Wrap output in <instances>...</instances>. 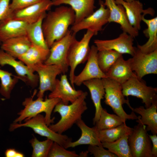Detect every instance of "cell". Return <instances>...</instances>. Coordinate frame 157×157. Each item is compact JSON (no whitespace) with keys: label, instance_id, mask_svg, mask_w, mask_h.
Instances as JSON below:
<instances>
[{"label":"cell","instance_id":"cell-17","mask_svg":"<svg viewBox=\"0 0 157 157\" xmlns=\"http://www.w3.org/2000/svg\"><path fill=\"white\" fill-rule=\"evenodd\" d=\"M52 6L51 0H41L24 9L14 12L12 18L31 24L46 14Z\"/></svg>","mask_w":157,"mask_h":157},{"label":"cell","instance_id":"cell-28","mask_svg":"<svg viewBox=\"0 0 157 157\" xmlns=\"http://www.w3.org/2000/svg\"><path fill=\"white\" fill-rule=\"evenodd\" d=\"M49 51V49H45L31 43L28 50L18 58L31 69L35 65L44 63L47 59Z\"/></svg>","mask_w":157,"mask_h":157},{"label":"cell","instance_id":"cell-37","mask_svg":"<svg viewBox=\"0 0 157 157\" xmlns=\"http://www.w3.org/2000/svg\"><path fill=\"white\" fill-rule=\"evenodd\" d=\"M88 151L95 157H117L108 150L104 149L101 145H89Z\"/></svg>","mask_w":157,"mask_h":157},{"label":"cell","instance_id":"cell-26","mask_svg":"<svg viewBox=\"0 0 157 157\" xmlns=\"http://www.w3.org/2000/svg\"><path fill=\"white\" fill-rule=\"evenodd\" d=\"M31 43L26 35L14 37L2 42L1 49L18 58L29 49Z\"/></svg>","mask_w":157,"mask_h":157},{"label":"cell","instance_id":"cell-18","mask_svg":"<svg viewBox=\"0 0 157 157\" xmlns=\"http://www.w3.org/2000/svg\"><path fill=\"white\" fill-rule=\"evenodd\" d=\"M117 4L122 5L125 9L130 24L139 31L141 28V22L142 18L147 14L153 16L154 11L151 8L144 10L142 3L139 1L134 0L128 2L123 0H115Z\"/></svg>","mask_w":157,"mask_h":157},{"label":"cell","instance_id":"cell-14","mask_svg":"<svg viewBox=\"0 0 157 157\" xmlns=\"http://www.w3.org/2000/svg\"><path fill=\"white\" fill-rule=\"evenodd\" d=\"M98 51L95 45H92L91 46L89 56L84 68L79 74L74 76L73 81L74 85L80 86L84 82L89 80L107 78L99 65L97 59Z\"/></svg>","mask_w":157,"mask_h":157},{"label":"cell","instance_id":"cell-2","mask_svg":"<svg viewBox=\"0 0 157 157\" xmlns=\"http://www.w3.org/2000/svg\"><path fill=\"white\" fill-rule=\"evenodd\" d=\"M88 95L86 92L81 95L70 105L65 104L61 101L55 106L53 112L58 113L61 119L55 124L49 127L53 131L60 134L67 131L79 120L81 119L82 114L88 109L85 100Z\"/></svg>","mask_w":157,"mask_h":157},{"label":"cell","instance_id":"cell-12","mask_svg":"<svg viewBox=\"0 0 157 157\" xmlns=\"http://www.w3.org/2000/svg\"><path fill=\"white\" fill-rule=\"evenodd\" d=\"M31 69L37 72L39 81V91L38 98L43 99L45 92H52L54 89L57 76L63 74L62 67L59 65H47L40 63L34 65Z\"/></svg>","mask_w":157,"mask_h":157},{"label":"cell","instance_id":"cell-40","mask_svg":"<svg viewBox=\"0 0 157 157\" xmlns=\"http://www.w3.org/2000/svg\"><path fill=\"white\" fill-rule=\"evenodd\" d=\"M152 142V157H157V134L149 135Z\"/></svg>","mask_w":157,"mask_h":157},{"label":"cell","instance_id":"cell-34","mask_svg":"<svg viewBox=\"0 0 157 157\" xmlns=\"http://www.w3.org/2000/svg\"><path fill=\"white\" fill-rule=\"evenodd\" d=\"M12 75L8 71L1 69L0 66V94L7 99L10 98L11 91L19 79L17 76L13 78Z\"/></svg>","mask_w":157,"mask_h":157},{"label":"cell","instance_id":"cell-38","mask_svg":"<svg viewBox=\"0 0 157 157\" xmlns=\"http://www.w3.org/2000/svg\"><path fill=\"white\" fill-rule=\"evenodd\" d=\"M41 0H11L10 7L12 11L20 10L36 3Z\"/></svg>","mask_w":157,"mask_h":157},{"label":"cell","instance_id":"cell-16","mask_svg":"<svg viewBox=\"0 0 157 157\" xmlns=\"http://www.w3.org/2000/svg\"><path fill=\"white\" fill-rule=\"evenodd\" d=\"M104 4L109 11L108 22L117 23L120 25L123 32L134 38L138 36L139 31L129 24L125 9L122 5L116 4L115 0H105Z\"/></svg>","mask_w":157,"mask_h":157},{"label":"cell","instance_id":"cell-41","mask_svg":"<svg viewBox=\"0 0 157 157\" xmlns=\"http://www.w3.org/2000/svg\"><path fill=\"white\" fill-rule=\"evenodd\" d=\"M17 152L14 149H8L5 152V155L6 157H15Z\"/></svg>","mask_w":157,"mask_h":157},{"label":"cell","instance_id":"cell-42","mask_svg":"<svg viewBox=\"0 0 157 157\" xmlns=\"http://www.w3.org/2000/svg\"><path fill=\"white\" fill-rule=\"evenodd\" d=\"M88 151H86L85 152H83L80 154L79 157H86L88 156Z\"/></svg>","mask_w":157,"mask_h":157},{"label":"cell","instance_id":"cell-44","mask_svg":"<svg viewBox=\"0 0 157 157\" xmlns=\"http://www.w3.org/2000/svg\"><path fill=\"white\" fill-rule=\"evenodd\" d=\"M123 0L127 2H132V1H134V0Z\"/></svg>","mask_w":157,"mask_h":157},{"label":"cell","instance_id":"cell-23","mask_svg":"<svg viewBox=\"0 0 157 157\" xmlns=\"http://www.w3.org/2000/svg\"><path fill=\"white\" fill-rule=\"evenodd\" d=\"M107 78L121 85L132 77L136 76L132 70L127 60H125L122 55L105 74Z\"/></svg>","mask_w":157,"mask_h":157},{"label":"cell","instance_id":"cell-27","mask_svg":"<svg viewBox=\"0 0 157 157\" xmlns=\"http://www.w3.org/2000/svg\"><path fill=\"white\" fill-rule=\"evenodd\" d=\"M142 21L147 26V28L143 31V33L148 40L143 45L138 44L137 47L143 53H149L157 49V17L151 19L144 17Z\"/></svg>","mask_w":157,"mask_h":157},{"label":"cell","instance_id":"cell-8","mask_svg":"<svg viewBox=\"0 0 157 157\" xmlns=\"http://www.w3.org/2000/svg\"><path fill=\"white\" fill-rule=\"evenodd\" d=\"M76 34L70 30L60 39L55 41L49 48V55L44 62L47 65H60L63 74L67 72L69 66L67 57L69 49L72 44L76 40Z\"/></svg>","mask_w":157,"mask_h":157},{"label":"cell","instance_id":"cell-20","mask_svg":"<svg viewBox=\"0 0 157 157\" xmlns=\"http://www.w3.org/2000/svg\"><path fill=\"white\" fill-rule=\"evenodd\" d=\"M28 23L10 17L0 22V41L26 35Z\"/></svg>","mask_w":157,"mask_h":157},{"label":"cell","instance_id":"cell-25","mask_svg":"<svg viewBox=\"0 0 157 157\" xmlns=\"http://www.w3.org/2000/svg\"><path fill=\"white\" fill-rule=\"evenodd\" d=\"M76 124L81 131V136L76 141L69 142L66 149L81 145H101L99 138L98 131L95 126L92 128L89 127L81 119L78 120Z\"/></svg>","mask_w":157,"mask_h":157},{"label":"cell","instance_id":"cell-13","mask_svg":"<svg viewBox=\"0 0 157 157\" xmlns=\"http://www.w3.org/2000/svg\"><path fill=\"white\" fill-rule=\"evenodd\" d=\"M134 38L127 33L123 32L117 38L111 40H94V43L98 51L113 50L122 54L133 55L135 47L133 46Z\"/></svg>","mask_w":157,"mask_h":157},{"label":"cell","instance_id":"cell-30","mask_svg":"<svg viewBox=\"0 0 157 157\" xmlns=\"http://www.w3.org/2000/svg\"><path fill=\"white\" fill-rule=\"evenodd\" d=\"M133 130V128L127 126L126 124L123 123L113 128L98 131L99 138L101 143L113 142L125 134L129 135Z\"/></svg>","mask_w":157,"mask_h":157},{"label":"cell","instance_id":"cell-24","mask_svg":"<svg viewBox=\"0 0 157 157\" xmlns=\"http://www.w3.org/2000/svg\"><path fill=\"white\" fill-rule=\"evenodd\" d=\"M132 111L140 115L136 122L142 125H147L146 129L152 134H157V102L153 103L148 108L143 106L133 108Z\"/></svg>","mask_w":157,"mask_h":157},{"label":"cell","instance_id":"cell-9","mask_svg":"<svg viewBox=\"0 0 157 157\" xmlns=\"http://www.w3.org/2000/svg\"><path fill=\"white\" fill-rule=\"evenodd\" d=\"M146 126L138 123L128 137V142L132 157H152V144Z\"/></svg>","mask_w":157,"mask_h":157},{"label":"cell","instance_id":"cell-11","mask_svg":"<svg viewBox=\"0 0 157 157\" xmlns=\"http://www.w3.org/2000/svg\"><path fill=\"white\" fill-rule=\"evenodd\" d=\"M100 7L91 15L84 18L78 22L72 25L70 30L76 34L84 29L90 30L97 35L102 29L103 26L108 22L109 13L106 8L104 2L99 0Z\"/></svg>","mask_w":157,"mask_h":157},{"label":"cell","instance_id":"cell-21","mask_svg":"<svg viewBox=\"0 0 157 157\" xmlns=\"http://www.w3.org/2000/svg\"><path fill=\"white\" fill-rule=\"evenodd\" d=\"M52 6L62 4L70 6L75 13L74 24L88 16L94 12L96 7L94 0H51Z\"/></svg>","mask_w":157,"mask_h":157},{"label":"cell","instance_id":"cell-39","mask_svg":"<svg viewBox=\"0 0 157 157\" xmlns=\"http://www.w3.org/2000/svg\"><path fill=\"white\" fill-rule=\"evenodd\" d=\"M10 0H0V22L12 17L13 12L10 7Z\"/></svg>","mask_w":157,"mask_h":157},{"label":"cell","instance_id":"cell-33","mask_svg":"<svg viewBox=\"0 0 157 157\" xmlns=\"http://www.w3.org/2000/svg\"><path fill=\"white\" fill-rule=\"evenodd\" d=\"M122 54L113 50L99 51L97 59L101 70L106 74L119 58Z\"/></svg>","mask_w":157,"mask_h":157},{"label":"cell","instance_id":"cell-29","mask_svg":"<svg viewBox=\"0 0 157 157\" xmlns=\"http://www.w3.org/2000/svg\"><path fill=\"white\" fill-rule=\"evenodd\" d=\"M47 13L42 15L36 22L28 24L26 30V35L32 44L49 49L47 47L44 36L42 23Z\"/></svg>","mask_w":157,"mask_h":157},{"label":"cell","instance_id":"cell-7","mask_svg":"<svg viewBox=\"0 0 157 157\" xmlns=\"http://www.w3.org/2000/svg\"><path fill=\"white\" fill-rule=\"evenodd\" d=\"M122 86L124 96H131L141 99L145 108L157 102V88L147 86L144 81L139 79L136 76L131 78Z\"/></svg>","mask_w":157,"mask_h":157},{"label":"cell","instance_id":"cell-3","mask_svg":"<svg viewBox=\"0 0 157 157\" xmlns=\"http://www.w3.org/2000/svg\"><path fill=\"white\" fill-rule=\"evenodd\" d=\"M37 92V90H35L31 97L25 99L22 104L24 108L18 113L19 116L14 122L20 123L23 120L28 119L40 113L44 112L47 125L49 126L51 123H53L55 117L51 118V113L56 105L61 101V100L58 98H49L47 97L44 100L38 98L33 100Z\"/></svg>","mask_w":157,"mask_h":157},{"label":"cell","instance_id":"cell-5","mask_svg":"<svg viewBox=\"0 0 157 157\" xmlns=\"http://www.w3.org/2000/svg\"><path fill=\"white\" fill-rule=\"evenodd\" d=\"M24 121L23 123L13 122L10 124L9 130L13 131L22 127L30 128L35 133L52 140L66 149L67 144L72 141L71 139L67 135L58 133L50 129L46 123L44 117L40 114Z\"/></svg>","mask_w":157,"mask_h":157},{"label":"cell","instance_id":"cell-4","mask_svg":"<svg viewBox=\"0 0 157 157\" xmlns=\"http://www.w3.org/2000/svg\"><path fill=\"white\" fill-rule=\"evenodd\" d=\"M105 91L104 102L112 108L116 115L120 117L126 123L127 119H137L138 117L132 111L130 114L126 113L122 105L126 104L132 110L128 99H125L122 92V85L108 78L102 79Z\"/></svg>","mask_w":157,"mask_h":157},{"label":"cell","instance_id":"cell-43","mask_svg":"<svg viewBox=\"0 0 157 157\" xmlns=\"http://www.w3.org/2000/svg\"><path fill=\"white\" fill-rule=\"evenodd\" d=\"M24 154L19 151H17L15 156V157H24Z\"/></svg>","mask_w":157,"mask_h":157},{"label":"cell","instance_id":"cell-45","mask_svg":"<svg viewBox=\"0 0 157 157\" xmlns=\"http://www.w3.org/2000/svg\"><path fill=\"white\" fill-rule=\"evenodd\" d=\"M1 42L0 41V45L1 44Z\"/></svg>","mask_w":157,"mask_h":157},{"label":"cell","instance_id":"cell-10","mask_svg":"<svg viewBox=\"0 0 157 157\" xmlns=\"http://www.w3.org/2000/svg\"><path fill=\"white\" fill-rule=\"evenodd\" d=\"M128 60L132 70L139 79L147 74H157V49L145 53L135 47L132 57Z\"/></svg>","mask_w":157,"mask_h":157},{"label":"cell","instance_id":"cell-32","mask_svg":"<svg viewBox=\"0 0 157 157\" xmlns=\"http://www.w3.org/2000/svg\"><path fill=\"white\" fill-rule=\"evenodd\" d=\"M124 123L123 120L117 115L110 114L106 109H102L99 119L94 126L98 131L113 128Z\"/></svg>","mask_w":157,"mask_h":157},{"label":"cell","instance_id":"cell-19","mask_svg":"<svg viewBox=\"0 0 157 157\" xmlns=\"http://www.w3.org/2000/svg\"><path fill=\"white\" fill-rule=\"evenodd\" d=\"M81 90H76L69 82L67 76L61 75L60 79H56L53 90L49 94V98H58L65 104L74 102L82 93Z\"/></svg>","mask_w":157,"mask_h":157},{"label":"cell","instance_id":"cell-6","mask_svg":"<svg viewBox=\"0 0 157 157\" xmlns=\"http://www.w3.org/2000/svg\"><path fill=\"white\" fill-rule=\"evenodd\" d=\"M94 35L93 32L87 30L80 41L76 40L71 45L67 57V61L70 67L69 79L71 84L74 88L73 81L75 71L77 66L87 61L90 50V41Z\"/></svg>","mask_w":157,"mask_h":157},{"label":"cell","instance_id":"cell-36","mask_svg":"<svg viewBox=\"0 0 157 157\" xmlns=\"http://www.w3.org/2000/svg\"><path fill=\"white\" fill-rule=\"evenodd\" d=\"M48 157H79L74 151H69L60 145L56 142H53L49 153Z\"/></svg>","mask_w":157,"mask_h":157},{"label":"cell","instance_id":"cell-22","mask_svg":"<svg viewBox=\"0 0 157 157\" xmlns=\"http://www.w3.org/2000/svg\"><path fill=\"white\" fill-rule=\"evenodd\" d=\"M83 84L88 89L95 108V115L93 119V124L95 125L99 119L103 108L101 101L105 94L103 81L102 79L94 78L85 81Z\"/></svg>","mask_w":157,"mask_h":157},{"label":"cell","instance_id":"cell-15","mask_svg":"<svg viewBox=\"0 0 157 157\" xmlns=\"http://www.w3.org/2000/svg\"><path fill=\"white\" fill-rule=\"evenodd\" d=\"M15 58L2 49H0V65L11 66L15 70L19 78L33 86L35 85L38 80V75L35 74L32 69L21 61H17Z\"/></svg>","mask_w":157,"mask_h":157},{"label":"cell","instance_id":"cell-31","mask_svg":"<svg viewBox=\"0 0 157 157\" xmlns=\"http://www.w3.org/2000/svg\"><path fill=\"white\" fill-rule=\"evenodd\" d=\"M129 135L125 134L114 142H101V145L117 157H132L128 142Z\"/></svg>","mask_w":157,"mask_h":157},{"label":"cell","instance_id":"cell-35","mask_svg":"<svg viewBox=\"0 0 157 157\" xmlns=\"http://www.w3.org/2000/svg\"><path fill=\"white\" fill-rule=\"evenodd\" d=\"M53 142L52 140L48 138L42 141H39L35 137L32 139L30 141V142L33 148L31 157H48L50 150Z\"/></svg>","mask_w":157,"mask_h":157},{"label":"cell","instance_id":"cell-1","mask_svg":"<svg viewBox=\"0 0 157 157\" xmlns=\"http://www.w3.org/2000/svg\"><path fill=\"white\" fill-rule=\"evenodd\" d=\"M75 13L70 7L61 6L46 14L42 29L46 44L49 49L53 43L64 37L69 27L75 22Z\"/></svg>","mask_w":157,"mask_h":157}]
</instances>
